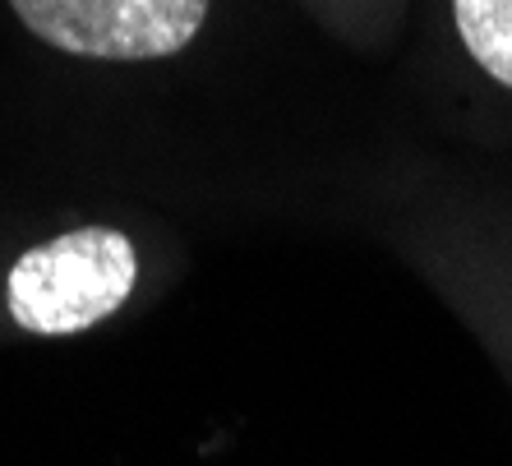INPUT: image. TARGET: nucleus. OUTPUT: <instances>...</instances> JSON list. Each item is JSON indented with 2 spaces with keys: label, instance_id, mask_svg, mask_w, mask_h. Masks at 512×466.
Listing matches in <instances>:
<instances>
[{
  "label": "nucleus",
  "instance_id": "f257e3e1",
  "mask_svg": "<svg viewBox=\"0 0 512 466\" xmlns=\"http://www.w3.org/2000/svg\"><path fill=\"white\" fill-rule=\"evenodd\" d=\"M134 277L139 259L130 236L111 227L70 231L10 268V314L19 328L42 337L84 333L130 300Z\"/></svg>",
  "mask_w": 512,
  "mask_h": 466
},
{
  "label": "nucleus",
  "instance_id": "f03ea898",
  "mask_svg": "<svg viewBox=\"0 0 512 466\" xmlns=\"http://www.w3.org/2000/svg\"><path fill=\"white\" fill-rule=\"evenodd\" d=\"M33 37L70 56L157 60L190 47L208 0H10Z\"/></svg>",
  "mask_w": 512,
  "mask_h": 466
},
{
  "label": "nucleus",
  "instance_id": "7ed1b4c3",
  "mask_svg": "<svg viewBox=\"0 0 512 466\" xmlns=\"http://www.w3.org/2000/svg\"><path fill=\"white\" fill-rule=\"evenodd\" d=\"M453 19L480 70L512 88V0H453Z\"/></svg>",
  "mask_w": 512,
  "mask_h": 466
}]
</instances>
